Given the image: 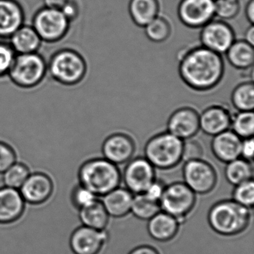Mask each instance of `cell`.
Segmentation results:
<instances>
[{"label": "cell", "mask_w": 254, "mask_h": 254, "mask_svg": "<svg viewBox=\"0 0 254 254\" xmlns=\"http://www.w3.org/2000/svg\"><path fill=\"white\" fill-rule=\"evenodd\" d=\"M244 41H246L251 45H254V25H251L245 32V37Z\"/></svg>", "instance_id": "f6af8a7d"}, {"label": "cell", "mask_w": 254, "mask_h": 254, "mask_svg": "<svg viewBox=\"0 0 254 254\" xmlns=\"http://www.w3.org/2000/svg\"><path fill=\"white\" fill-rule=\"evenodd\" d=\"M121 181V172L117 165L104 157L87 159L78 171L79 184L98 197L119 187Z\"/></svg>", "instance_id": "7a4b0ae2"}, {"label": "cell", "mask_w": 254, "mask_h": 254, "mask_svg": "<svg viewBox=\"0 0 254 254\" xmlns=\"http://www.w3.org/2000/svg\"><path fill=\"white\" fill-rule=\"evenodd\" d=\"M211 149L217 160L222 163H230L241 157L242 139L231 130L212 136Z\"/></svg>", "instance_id": "d6986e66"}, {"label": "cell", "mask_w": 254, "mask_h": 254, "mask_svg": "<svg viewBox=\"0 0 254 254\" xmlns=\"http://www.w3.org/2000/svg\"><path fill=\"white\" fill-rule=\"evenodd\" d=\"M160 211L161 209L158 202L148 198L144 193L133 194L130 212L136 218L143 221H148Z\"/></svg>", "instance_id": "f1b7e54d"}, {"label": "cell", "mask_w": 254, "mask_h": 254, "mask_svg": "<svg viewBox=\"0 0 254 254\" xmlns=\"http://www.w3.org/2000/svg\"><path fill=\"white\" fill-rule=\"evenodd\" d=\"M233 200L248 209L254 203V183L253 180L235 186L233 193Z\"/></svg>", "instance_id": "836d02e7"}, {"label": "cell", "mask_w": 254, "mask_h": 254, "mask_svg": "<svg viewBox=\"0 0 254 254\" xmlns=\"http://www.w3.org/2000/svg\"><path fill=\"white\" fill-rule=\"evenodd\" d=\"M108 231L81 225L71 235L69 245L75 254H99L108 242Z\"/></svg>", "instance_id": "4fadbf2b"}, {"label": "cell", "mask_w": 254, "mask_h": 254, "mask_svg": "<svg viewBox=\"0 0 254 254\" xmlns=\"http://www.w3.org/2000/svg\"><path fill=\"white\" fill-rule=\"evenodd\" d=\"M231 103L237 111H254V82L248 81L238 84L232 92Z\"/></svg>", "instance_id": "83f0119b"}, {"label": "cell", "mask_w": 254, "mask_h": 254, "mask_svg": "<svg viewBox=\"0 0 254 254\" xmlns=\"http://www.w3.org/2000/svg\"><path fill=\"white\" fill-rule=\"evenodd\" d=\"M145 33L149 41L162 43L169 39L172 33L170 23L164 17L157 16L144 27Z\"/></svg>", "instance_id": "1f68e13d"}, {"label": "cell", "mask_w": 254, "mask_h": 254, "mask_svg": "<svg viewBox=\"0 0 254 254\" xmlns=\"http://www.w3.org/2000/svg\"><path fill=\"white\" fill-rule=\"evenodd\" d=\"M135 150L134 141L124 133H112L104 140L102 145L104 158L117 166L130 161Z\"/></svg>", "instance_id": "9a60e30c"}, {"label": "cell", "mask_w": 254, "mask_h": 254, "mask_svg": "<svg viewBox=\"0 0 254 254\" xmlns=\"http://www.w3.org/2000/svg\"><path fill=\"white\" fill-rule=\"evenodd\" d=\"M178 71L189 87L196 91H208L222 80L224 60L221 55L199 46L180 56Z\"/></svg>", "instance_id": "6da1fadb"}, {"label": "cell", "mask_w": 254, "mask_h": 254, "mask_svg": "<svg viewBox=\"0 0 254 254\" xmlns=\"http://www.w3.org/2000/svg\"><path fill=\"white\" fill-rule=\"evenodd\" d=\"M245 17L247 20L251 25H254V1L250 0L245 7Z\"/></svg>", "instance_id": "ee69618b"}, {"label": "cell", "mask_w": 254, "mask_h": 254, "mask_svg": "<svg viewBox=\"0 0 254 254\" xmlns=\"http://www.w3.org/2000/svg\"><path fill=\"white\" fill-rule=\"evenodd\" d=\"M53 190V180L47 174L32 172L19 190L26 203L39 204L50 198Z\"/></svg>", "instance_id": "2e32d148"}, {"label": "cell", "mask_w": 254, "mask_h": 254, "mask_svg": "<svg viewBox=\"0 0 254 254\" xmlns=\"http://www.w3.org/2000/svg\"><path fill=\"white\" fill-rule=\"evenodd\" d=\"M250 209L233 200L218 202L209 209L208 222L212 230L224 236H233L245 231L251 222Z\"/></svg>", "instance_id": "3957f363"}, {"label": "cell", "mask_w": 254, "mask_h": 254, "mask_svg": "<svg viewBox=\"0 0 254 254\" xmlns=\"http://www.w3.org/2000/svg\"><path fill=\"white\" fill-rule=\"evenodd\" d=\"M78 215L82 225L95 230H106L109 223V215L99 198L91 204L80 209Z\"/></svg>", "instance_id": "484cf974"}, {"label": "cell", "mask_w": 254, "mask_h": 254, "mask_svg": "<svg viewBox=\"0 0 254 254\" xmlns=\"http://www.w3.org/2000/svg\"><path fill=\"white\" fill-rule=\"evenodd\" d=\"M196 194L184 183L175 182L166 186L159 201L163 212L176 218L181 222L195 205Z\"/></svg>", "instance_id": "ba28073f"}, {"label": "cell", "mask_w": 254, "mask_h": 254, "mask_svg": "<svg viewBox=\"0 0 254 254\" xmlns=\"http://www.w3.org/2000/svg\"><path fill=\"white\" fill-rule=\"evenodd\" d=\"M227 62L235 69L248 71L254 63V46L244 40H236L225 53Z\"/></svg>", "instance_id": "cb8c5ba5"}, {"label": "cell", "mask_w": 254, "mask_h": 254, "mask_svg": "<svg viewBox=\"0 0 254 254\" xmlns=\"http://www.w3.org/2000/svg\"><path fill=\"white\" fill-rule=\"evenodd\" d=\"M30 174L31 170L27 165L23 162H16L2 173L5 187L20 190Z\"/></svg>", "instance_id": "4dcf8cb0"}, {"label": "cell", "mask_w": 254, "mask_h": 254, "mask_svg": "<svg viewBox=\"0 0 254 254\" xmlns=\"http://www.w3.org/2000/svg\"><path fill=\"white\" fill-rule=\"evenodd\" d=\"M133 197L127 189L117 187L104 195L102 202L110 217L123 218L130 213Z\"/></svg>", "instance_id": "7402d4cb"}, {"label": "cell", "mask_w": 254, "mask_h": 254, "mask_svg": "<svg viewBox=\"0 0 254 254\" xmlns=\"http://www.w3.org/2000/svg\"><path fill=\"white\" fill-rule=\"evenodd\" d=\"M181 222L175 217L160 211L148 220L147 230L154 240L160 242H169L175 237Z\"/></svg>", "instance_id": "44dd1931"}, {"label": "cell", "mask_w": 254, "mask_h": 254, "mask_svg": "<svg viewBox=\"0 0 254 254\" xmlns=\"http://www.w3.org/2000/svg\"><path fill=\"white\" fill-rule=\"evenodd\" d=\"M165 184L162 181L159 180L155 179V181L151 184L147 189L146 191L144 192V194L154 201H160L162 195H163V191H164Z\"/></svg>", "instance_id": "f35d334b"}, {"label": "cell", "mask_w": 254, "mask_h": 254, "mask_svg": "<svg viewBox=\"0 0 254 254\" xmlns=\"http://www.w3.org/2000/svg\"><path fill=\"white\" fill-rule=\"evenodd\" d=\"M226 164L224 175L232 185H239L253 180L254 169L251 162L239 157Z\"/></svg>", "instance_id": "4316f807"}, {"label": "cell", "mask_w": 254, "mask_h": 254, "mask_svg": "<svg viewBox=\"0 0 254 254\" xmlns=\"http://www.w3.org/2000/svg\"><path fill=\"white\" fill-rule=\"evenodd\" d=\"M231 120L232 114L223 105H211L199 114L200 130L208 136H216L230 130Z\"/></svg>", "instance_id": "e0dca14e"}, {"label": "cell", "mask_w": 254, "mask_h": 254, "mask_svg": "<svg viewBox=\"0 0 254 254\" xmlns=\"http://www.w3.org/2000/svg\"><path fill=\"white\" fill-rule=\"evenodd\" d=\"M154 169L145 157L131 159L123 172V180L126 189L133 194L145 192L155 181Z\"/></svg>", "instance_id": "8fae6325"}, {"label": "cell", "mask_w": 254, "mask_h": 254, "mask_svg": "<svg viewBox=\"0 0 254 254\" xmlns=\"http://www.w3.org/2000/svg\"><path fill=\"white\" fill-rule=\"evenodd\" d=\"M47 74V62L39 53L17 54L8 72L11 82L23 89L39 85Z\"/></svg>", "instance_id": "8992f818"}, {"label": "cell", "mask_w": 254, "mask_h": 254, "mask_svg": "<svg viewBox=\"0 0 254 254\" xmlns=\"http://www.w3.org/2000/svg\"><path fill=\"white\" fill-rule=\"evenodd\" d=\"M8 40L17 54L38 53L43 43L32 26L25 24L19 28Z\"/></svg>", "instance_id": "603a6c76"}, {"label": "cell", "mask_w": 254, "mask_h": 254, "mask_svg": "<svg viewBox=\"0 0 254 254\" xmlns=\"http://www.w3.org/2000/svg\"><path fill=\"white\" fill-rule=\"evenodd\" d=\"M203 155V148L198 141L189 139L184 141L182 151V160L184 162L201 159Z\"/></svg>", "instance_id": "74e56055"}, {"label": "cell", "mask_w": 254, "mask_h": 254, "mask_svg": "<svg viewBox=\"0 0 254 254\" xmlns=\"http://www.w3.org/2000/svg\"><path fill=\"white\" fill-rule=\"evenodd\" d=\"M240 9V0H215V17L218 20H233L237 17Z\"/></svg>", "instance_id": "d6a6232c"}, {"label": "cell", "mask_w": 254, "mask_h": 254, "mask_svg": "<svg viewBox=\"0 0 254 254\" xmlns=\"http://www.w3.org/2000/svg\"><path fill=\"white\" fill-rule=\"evenodd\" d=\"M230 128L241 139L253 137L254 133V111H237L232 115Z\"/></svg>", "instance_id": "f546056e"}, {"label": "cell", "mask_w": 254, "mask_h": 254, "mask_svg": "<svg viewBox=\"0 0 254 254\" xmlns=\"http://www.w3.org/2000/svg\"><path fill=\"white\" fill-rule=\"evenodd\" d=\"M16 56L9 42L0 40V78L8 76Z\"/></svg>", "instance_id": "e575fe53"}, {"label": "cell", "mask_w": 254, "mask_h": 254, "mask_svg": "<svg viewBox=\"0 0 254 254\" xmlns=\"http://www.w3.org/2000/svg\"><path fill=\"white\" fill-rule=\"evenodd\" d=\"M128 254H160L158 251L151 246L142 245L132 250Z\"/></svg>", "instance_id": "b9f144b4"}, {"label": "cell", "mask_w": 254, "mask_h": 254, "mask_svg": "<svg viewBox=\"0 0 254 254\" xmlns=\"http://www.w3.org/2000/svg\"><path fill=\"white\" fill-rule=\"evenodd\" d=\"M72 201L78 209L93 203L99 197L78 183L72 190Z\"/></svg>", "instance_id": "8d00e7d4"}, {"label": "cell", "mask_w": 254, "mask_h": 254, "mask_svg": "<svg viewBox=\"0 0 254 254\" xmlns=\"http://www.w3.org/2000/svg\"><path fill=\"white\" fill-rule=\"evenodd\" d=\"M199 130V114L190 107L178 108L171 114L168 120L167 131L181 140L194 138Z\"/></svg>", "instance_id": "5bb4252c"}, {"label": "cell", "mask_w": 254, "mask_h": 254, "mask_svg": "<svg viewBox=\"0 0 254 254\" xmlns=\"http://www.w3.org/2000/svg\"><path fill=\"white\" fill-rule=\"evenodd\" d=\"M254 154V137L242 139L241 145V157L248 161H252Z\"/></svg>", "instance_id": "60d3db41"}, {"label": "cell", "mask_w": 254, "mask_h": 254, "mask_svg": "<svg viewBox=\"0 0 254 254\" xmlns=\"http://www.w3.org/2000/svg\"><path fill=\"white\" fill-rule=\"evenodd\" d=\"M87 64L81 53L72 49L56 51L47 63V73L56 82L64 86L79 84L85 78Z\"/></svg>", "instance_id": "277c9868"}, {"label": "cell", "mask_w": 254, "mask_h": 254, "mask_svg": "<svg viewBox=\"0 0 254 254\" xmlns=\"http://www.w3.org/2000/svg\"><path fill=\"white\" fill-rule=\"evenodd\" d=\"M183 145L184 141L169 132L158 133L147 142L145 158L157 169H172L182 161Z\"/></svg>", "instance_id": "5b68a950"}, {"label": "cell", "mask_w": 254, "mask_h": 254, "mask_svg": "<svg viewBox=\"0 0 254 254\" xmlns=\"http://www.w3.org/2000/svg\"><path fill=\"white\" fill-rule=\"evenodd\" d=\"M69 0H44V7L61 10Z\"/></svg>", "instance_id": "7bdbcfd3"}, {"label": "cell", "mask_w": 254, "mask_h": 254, "mask_svg": "<svg viewBox=\"0 0 254 254\" xmlns=\"http://www.w3.org/2000/svg\"><path fill=\"white\" fill-rule=\"evenodd\" d=\"M24 23V9L17 0H0V40L9 39Z\"/></svg>", "instance_id": "ac0fdd59"}, {"label": "cell", "mask_w": 254, "mask_h": 254, "mask_svg": "<svg viewBox=\"0 0 254 254\" xmlns=\"http://www.w3.org/2000/svg\"><path fill=\"white\" fill-rule=\"evenodd\" d=\"M61 11L70 23L78 18L80 13L79 6L74 0H69Z\"/></svg>", "instance_id": "ab89813d"}, {"label": "cell", "mask_w": 254, "mask_h": 254, "mask_svg": "<svg viewBox=\"0 0 254 254\" xmlns=\"http://www.w3.org/2000/svg\"><path fill=\"white\" fill-rule=\"evenodd\" d=\"M178 15L187 27L201 29L215 17V0H181Z\"/></svg>", "instance_id": "7c38bea8"}, {"label": "cell", "mask_w": 254, "mask_h": 254, "mask_svg": "<svg viewBox=\"0 0 254 254\" xmlns=\"http://www.w3.org/2000/svg\"><path fill=\"white\" fill-rule=\"evenodd\" d=\"M26 203L20 190L7 187L0 188V224H8L20 218Z\"/></svg>", "instance_id": "ffe728a7"}, {"label": "cell", "mask_w": 254, "mask_h": 254, "mask_svg": "<svg viewBox=\"0 0 254 254\" xmlns=\"http://www.w3.org/2000/svg\"><path fill=\"white\" fill-rule=\"evenodd\" d=\"M128 11L133 23L144 28L159 16L160 4L158 0H130Z\"/></svg>", "instance_id": "d4e9b609"}, {"label": "cell", "mask_w": 254, "mask_h": 254, "mask_svg": "<svg viewBox=\"0 0 254 254\" xmlns=\"http://www.w3.org/2000/svg\"><path fill=\"white\" fill-rule=\"evenodd\" d=\"M183 177L184 184L195 194H207L214 190L217 184L215 169L202 159L185 162Z\"/></svg>", "instance_id": "9c48e42d"}, {"label": "cell", "mask_w": 254, "mask_h": 254, "mask_svg": "<svg viewBox=\"0 0 254 254\" xmlns=\"http://www.w3.org/2000/svg\"><path fill=\"white\" fill-rule=\"evenodd\" d=\"M17 161V152L12 145L8 141L0 139V174L4 173Z\"/></svg>", "instance_id": "d590c367"}, {"label": "cell", "mask_w": 254, "mask_h": 254, "mask_svg": "<svg viewBox=\"0 0 254 254\" xmlns=\"http://www.w3.org/2000/svg\"><path fill=\"white\" fill-rule=\"evenodd\" d=\"M32 26L43 42L56 43L67 35L70 22L61 10L44 7L35 13Z\"/></svg>", "instance_id": "52a82bcc"}, {"label": "cell", "mask_w": 254, "mask_h": 254, "mask_svg": "<svg viewBox=\"0 0 254 254\" xmlns=\"http://www.w3.org/2000/svg\"><path fill=\"white\" fill-rule=\"evenodd\" d=\"M200 29V46L218 54H225L236 41L233 28L223 20L213 19Z\"/></svg>", "instance_id": "30bf717a"}]
</instances>
